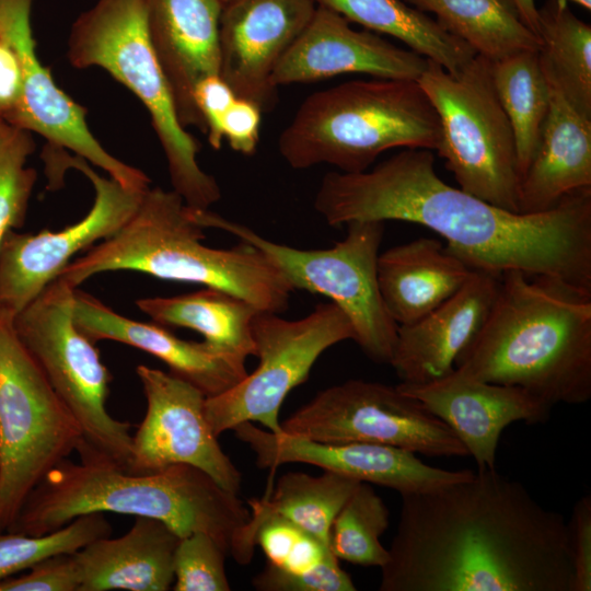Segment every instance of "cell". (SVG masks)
I'll return each mask as SVG.
<instances>
[{"instance_id":"cell-16","label":"cell","mask_w":591,"mask_h":591,"mask_svg":"<svg viewBox=\"0 0 591 591\" xmlns=\"http://www.w3.org/2000/svg\"><path fill=\"white\" fill-rule=\"evenodd\" d=\"M33 0H0V34L18 55L23 73V105L18 127L43 136L103 169L126 188L143 192L150 178L108 153L90 131L85 109L54 81L37 55L31 25Z\"/></svg>"},{"instance_id":"cell-4","label":"cell","mask_w":591,"mask_h":591,"mask_svg":"<svg viewBox=\"0 0 591 591\" xmlns=\"http://www.w3.org/2000/svg\"><path fill=\"white\" fill-rule=\"evenodd\" d=\"M104 512L157 519L181 537L206 533L241 565L254 555L245 536L248 507L236 493L184 464L136 473L67 457L34 488L8 531L43 535L81 515Z\"/></svg>"},{"instance_id":"cell-24","label":"cell","mask_w":591,"mask_h":591,"mask_svg":"<svg viewBox=\"0 0 591 591\" xmlns=\"http://www.w3.org/2000/svg\"><path fill=\"white\" fill-rule=\"evenodd\" d=\"M179 540L165 523L135 517L124 535L96 538L73 553L80 576L79 591L170 590Z\"/></svg>"},{"instance_id":"cell-8","label":"cell","mask_w":591,"mask_h":591,"mask_svg":"<svg viewBox=\"0 0 591 591\" xmlns=\"http://www.w3.org/2000/svg\"><path fill=\"white\" fill-rule=\"evenodd\" d=\"M73 289L53 280L13 320L16 336L77 419L82 441L80 461L109 463L127 470L130 425L106 407L112 374L100 351L76 326Z\"/></svg>"},{"instance_id":"cell-25","label":"cell","mask_w":591,"mask_h":591,"mask_svg":"<svg viewBox=\"0 0 591 591\" xmlns=\"http://www.w3.org/2000/svg\"><path fill=\"white\" fill-rule=\"evenodd\" d=\"M548 84L549 108L538 147L521 178L520 213L549 210L566 196L591 188V118Z\"/></svg>"},{"instance_id":"cell-23","label":"cell","mask_w":591,"mask_h":591,"mask_svg":"<svg viewBox=\"0 0 591 591\" xmlns=\"http://www.w3.org/2000/svg\"><path fill=\"white\" fill-rule=\"evenodd\" d=\"M73 321L93 343L118 341L160 359L170 373L195 385L207 397L228 391L247 375L245 361L218 352L204 340L182 339L155 322L125 317L78 288L73 289Z\"/></svg>"},{"instance_id":"cell-30","label":"cell","mask_w":591,"mask_h":591,"mask_svg":"<svg viewBox=\"0 0 591 591\" xmlns=\"http://www.w3.org/2000/svg\"><path fill=\"white\" fill-rule=\"evenodd\" d=\"M360 483L327 471L320 476L288 472L278 479L271 496L247 500V538L255 545L258 522L278 515L328 545L334 518Z\"/></svg>"},{"instance_id":"cell-9","label":"cell","mask_w":591,"mask_h":591,"mask_svg":"<svg viewBox=\"0 0 591 591\" xmlns=\"http://www.w3.org/2000/svg\"><path fill=\"white\" fill-rule=\"evenodd\" d=\"M417 81L439 116L436 151L460 188L519 212L521 173L514 136L494 86L491 60L476 54L453 74L428 59Z\"/></svg>"},{"instance_id":"cell-31","label":"cell","mask_w":591,"mask_h":591,"mask_svg":"<svg viewBox=\"0 0 591 591\" xmlns=\"http://www.w3.org/2000/svg\"><path fill=\"white\" fill-rule=\"evenodd\" d=\"M538 59L546 79L584 117L591 118V27L565 0L537 9Z\"/></svg>"},{"instance_id":"cell-6","label":"cell","mask_w":591,"mask_h":591,"mask_svg":"<svg viewBox=\"0 0 591 591\" xmlns=\"http://www.w3.org/2000/svg\"><path fill=\"white\" fill-rule=\"evenodd\" d=\"M440 138L439 116L417 80L378 78L312 93L277 144L292 169L327 164L359 173L387 150H436Z\"/></svg>"},{"instance_id":"cell-35","label":"cell","mask_w":591,"mask_h":591,"mask_svg":"<svg viewBox=\"0 0 591 591\" xmlns=\"http://www.w3.org/2000/svg\"><path fill=\"white\" fill-rule=\"evenodd\" d=\"M34 151L31 131L0 119V244L8 231L24 224L37 177L27 166Z\"/></svg>"},{"instance_id":"cell-18","label":"cell","mask_w":591,"mask_h":591,"mask_svg":"<svg viewBox=\"0 0 591 591\" xmlns=\"http://www.w3.org/2000/svg\"><path fill=\"white\" fill-rule=\"evenodd\" d=\"M314 0H233L223 5L220 76L262 112L277 103L273 73L316 10Z\"/></svg>"},{"instance_id":"cell-38","label":"cell","mask_w":591,"mask_h":591,"mask_svg":"<svg viewBox=\"0 0 591 591\" xmlns=\"http://www.w3.org/2000/svg\"><path fill=\"white\" fill-rule=\"evenodd\" d=\"M80 576L73 553L50 556L30 571L0 581V591H79Z\"/></svg>"},{"instance_id":"cell-42","label":"cell","mask_w":591,"mask_h":591,"mask_svg":"<svg viewBox=\"0 0 591 591\" xmlns=\"http://www.w3.org/2000/svg\"><path fill=\"white\" fill-rule=\"evenodd\" d=\"M262 109L254 103L235 97L222 119V135L232 150L252 155L259 140Z\"/></svg>"},{"instance_id":"cell-43","label":"cell","mask_w":591,"mask_h":591,"mask_svg":"<svg viewBox=\"0 0 591 591\" xmlns=\"http://www.w3.org/2000/svg\"><path fill=\"white\" fill-rule=\"evenodd\" d=\"M22 105V67L10 43L0 34V119L18 126Z\"/></svg>"},{"instance_id":"cell-10","label":"cell","mask_w":591,"mask_h":591,"mask_svg":"<svg viewBox=\"0 0 591 591\" xmlns=\"http://www.w3.org/2000/svg\"><path fill=\"white\" fill-rule=\"evenodd\" d=\"M204 228H215L260 252L287 278L293 290L327 297L350 320L355 343L368 358L390 363L398 325L389 314L378 283V257L384 234L381 221H352L334 246L301 250L270 241L248 227L209 209H197Z\"/></svg>"},{"instance_id":"cell-7","label":"cell","mask_w":591,"mask_h":591,"mask_svg":"<svg viewBox=\"0 0 591 591\" xmlns=\"http://www.w3.org/2000/svg\"><path fill=\"white\" fill-rule=\"evenodd\" d=\"M147 12V0H97L73 23L68 59L76 68H103L139 99L163 149L172 189L187 206L209 209L221 189L199 166L198 142L177 118L150 40Z\"/></svg>"},{"instance_id":"cell-11","label":"cell","mask_w":591,"mask_h":591,"mask_svg":"<svg viewBox=\"0 0 591 591\" xmlns=\"http://www.w3.org/2000/svg\"><path fill=\"white\" fill-rule=\"evenodd\" d=\"M81 428L16 336L0 321V531L45 475L77 452Z\"/></svg>"},{"instance_id":"cell-22","label":"cell","mask_w":591,"mask_h":591,"mask_svg":"<svg viewBox=\"0 0 591 591\" xmlns=\"http://www.w3.org/2000/svg\"><path fill=\"white\" fill-rule=\"evenodd\" d=\"M499 277L474 270L451 298L417 321L398 325L390 363L402 383H426L454 369L457 357L485 324Z\"/></svg>"},{"instance_id":"cell-3","label":"cell","mask_w":591,"mask_h":591,"mask_svg":"<svg viewBox=\"0 0 591 591\" xmlns=\"http://www.w3.org/2000/svg\"><path fill=\"white\" fill-rule=\"evenodd\" d=\"M454 369L519 386L552 407L591 398V291L510 269L488 317Z\"/></svg>"},{"instance_id":"cell-41","label":"cell","mask_w":591,"mask_h":591,"mask_svg":"<svg viewBox=\"0 0 591 591\" xmlns=\"http://www.w3.org/2000/svg\"><path fill=\"white\" fill-rule=\"evenodd\" d=\"M235 94L220 74L210 76L197 83L194 100L201 114L209 144L219 150L222 144V119L235 100Z\"/></svg>"},{"instance_id":"cell-36","label":"cell","mask_w":591,"mask_h":591,"mask_svg":"<svg viewBox=\"0 0 591 591\" xmlns=\"http://www.w3.org/2000/svg\"><path fill=\"white\" fill-rule=\"evenodd\" d=\"M255 545L263 549L270 567L289 577L310 575L336 558L328 545L278 515L258 522Z\"/></svg>"},{"instance_id":"cell-13","label":"cell","mask_w":591,"mask_h":591,"mask_svg":"<svg viewBox=\"0 0 591 591\" xmlns=\"http://www.w3.org/2000/svg\"><path fill=\"white\" fill-rule=\"evenodd\" d=\"M285 433L321 442H364L432 457L467 456L451 429L397 385L348 380L318 392L281 422Z\"/></svg>"},{"instance_id":"cell-28","label":"cell","mask_w":591,"mask_h":591,"mask_svg":"<svg viewBox=\"0 0 591 591\" xmlns=\"http://www.w3.org/2000/svg\"><path fill=\"white\" fill-rule=\"evenodd\" d=\"M369 31L403 42L450 73L460 72L476 55L462 39L444 31L434 19L402 0H314Z\"/></svg>"},{"instance_id":"cell-46","label":"cell","mask_w":591,"mask_h":591,"mask_svg":"<svg viewBox=\"0 0 591 591\" xmlns=\"http://www.w3.org/2000/svg\"><path fill=\"white\" fill-rule=\"evenodd\" d=\"M233 0H220V2L222 3V5H225L227 3L231 2Z\"/></svg>"},{"instance_id":"cell-44","label":"cell","mask_w":591,"mask_h":591,"mask_svg":"<svg viewBox=\"0 0 591 591\" xmlns=\"http://www.w3.org/2000/svg\"><path fill=\"white\" fill-rule=\"evenodd\" d=\"M523 23L537 36L538 12L535 0H512ZM538 37V36H537Z\"/></svg>"},{"instance_id":"cell-26","label":"cell","mask_w":591,"mask_h":591,"mask_svg":"<svg viewBox=\"0 0 591 591\" xmlns=\"http://www.w3.org/2000/svg\"><path fill=\"white\" fill-rule=\"evenodd\" d=\"M473 269L440 241L419 237L379 254L378 283L397 325L417 321L455 294Z\"/></svg>"},{"instance_id":"cell-40","label":"cell","mask_w":591,"mask_h":591,"mask_svg":"<svg viewBox=\"0 0 591 591\" xmlns=\"http://www.w3.org/2000/svg\"><path fill=\"white\" fill-rule=\"evenodd\" d=\"M567 524L572 591L591 590V496L578 499Z\"/></svg>"},{"instance_id":"cell-32","label":"cell","mask_w":591,"mask_h":591,"mask_svg":"<svg viewBox=\"0 0 591 591\" xmlns=\"http://www.w3.org/2000/svg\"><path fill=\"white\" fill-rule=\"evenodd\" d=\"M499 102L511 125L521 178L538 147L551 90L537 50H522L491 61Z\"/></svg>"},{"instance_id":"cell-2","label":"cell","mask_w":591,"mask_h":591,"mask_svg":"<svg viewBox=\"0 0 591 591\" xmlns=\"http://www.w3.org/2000/svg\"><path fill=\"white\" fill-rule=\"evenodd\" d=\"M331 227L404 221L430 229L473 270L547 275L591 290V188L537 213L513 212L447 184L427 149H404L359 173H327L314 198Z\"/></svg>"},{"instance_id":"cell-45","label":"cell","mask_w":591,"mask_h":591,"mask_svg":"<svg viewBox=\"0 0 591 591\" xmlns=\"http://www.w3.org/2000/svg\"><path fill=\"white\" fill-rule=\"evenodd\" d=\"M565 1H571L573 3H577L579 5H581L582 8H584L586 10L590 11L591 10V0H565Z\"/></svg>"},{"instance_id":"cell-5","label":"cell","mask_w":591,"mask_h":591,"mask_svg":"<svg viewBox=\"0 0 591 591\" xmlns=\"http://www.w3.org/2000/svg\"><path fill=\"white\" fill-rule=\"evenodd\" d=\"M204 227L173 189L149 187L129 220L112 236L72 259L57 276L72 288L116 270L197 283L237 296L259 311L281 313L294 291L260 252L243 244L220 250L204 244Z\"/></svg>"},{"instance_id":"cell-39","label":"cell","mask_w":591,"mask_h":591,"mask_svg":"<svg viewBox=\"0 0 591 591\" xmlns=\"http://www.w3.org/2000/svg\"><path fill=\"white\" fill-rule=\"evenodd\" d=\"M256 590L260 591H355L356 586L350 576L339 566L338 559H332L310 575L287 577L276 572L271 567L259 571L252 580Z\"/></svg>"},{"instance_id":"cell-21","label":"cell","mask_w":591,"mask_h":591,"mask_svg":"<svg viewBox=\"0 0 591 591\" xmlns=\"http://www.w3.org/2000/svg\"><path fill=\"white\" fill-rule=\"evenodd\" d=\"M148 32L184 128L206 134L194 90L202 79L220 74V0H147Z\"/></svg>"},{"instance_id":"cell-29","label":"cell","mask_w":591,"mask_h":591,"mask_svg":"<svg viewBox=\"0 0 591 591\" xmlns=\"http://www.w3.org/2000/svg\"><path fill=\"white\" fill-rule=\"evenodd\" d=\"M465 42L477 55L495 61L522 50H538V37L523 23L512 0H407Z\"/></svg>"},{"instance_id":"cell-19","label":"cell","mask_w":591,"mask_h":591,"mask_svg":"<svg viewBox=\"0 0 591 591\" xmlns=\"http://www.w3.org/2000/svg\"><path fill=\"white\" fill-rule=\"evenodd\" d=\"M397 387L451 429L477 470L496 468L498 444L507 426L545 422L553 408L519 386L477 380L456 369L426 383L399 382Z\"/></svg>"},{"instance_id":"cell-33","label":"cell","mask_w":591,"mask_h":591,"mask_svg":"<svg viewBox=\"0 0 591 591\" xmlns=\"http://www.w3.org/2000/svg\"><path fill=\"white\" fill-rule=\"evenodd\" d=\"M390 524L383 499L368 483H360L333 520L328 547L338 560L382 567L389 551L380 537Z\"/></svg>"},{"instance_id":"cell-37","label":"cell","mask_w":591,"mask_h":591,"mask_svg":"<svg viewBox=\"0 0 591 591\" xmlns=\"http://www.w3.org/2000/svg\"><path fill=\"white\" fill-rule=\"evenodd\" d=\"M228 554L210 535L195 532L181 537L174 554L175 591H229Z\"/></svg>"},{"instance_id":"cell-14","label":"cell","mask_w":591,"mask_h":591,"mask_svg":"<svg viewBox=\"0 0 591 591\" xmlns=\"http://www.w3.org/2000/svg\"><path fill=\"white\" fill-rule=\"evenodd\" d=\"M65 167L82 172L95 190L93 206L74 224L59 231L21 233L10 230L0 244V321L14 317L57 278L74 254L115 234L134 215L144 192L126 188L97 174L80 157L62 155Z\"/></svg>"},{"instance_id":"cell-17","label":"cell","mask_w":591,"mask_h":591,"mask_svg":"<svg viewBox=\"0 0 591 591\" xmlns=\"http://www.w3.org/2000/svg\"><path fill=\"white\" fill-rule=\"evenodd\" d=\"M235 437L254 452L257 466L276 468L304 463L361 483L391 488L399 495L430 491L473 475L424 463L416 453L364 442H321L275 433L246 421L234 427Z\"/></svg>"},{"instance_id":"cell-27","label":"cell","mask_w":591,"mask_h":591,"mask_svg":"<svg viewBox=\"0 0 591 591\" xmlns=\"http://www.w3.org/2000/svg\"><path fill=\"white\" fill-rule=\"evenodd\" d=\"M136 304L152 322L193 329L233 359L246 361L256 355L253 321L259 310L237 296L205 287L173 297L142 298Z\"/></svg>"},{"instance_id":"cell-12","label":"cell","mask_w":591,"mask_h":591,"mask_svg":"<svg viewBox=\"0 0 591 591\" xmlns=\"http://www.w3.org/2000/svg\"><path fill=\"white\" fill-rule=\"evenodd\" d=\"M258 364L228 391L206 398L205 413L213 432L242 422H259L279 433V413L287 395L306 381L320 356L332 346L355 340V329L333 302L320 303L308 315L287 320L258 311L253 321Z\"/></svg>"},{"instance_id":"cell-34","label":"cell","mask_w":591,"mask_h":591,"mask_svg":"<svg viewBox=\"0 0 591 591\" xmlns=\"http://www.w3.org/2000/svg\"><path fill=\"white\" fill-rule=\"evenodd\" d=\"M103 514L81 515L43 535L0 531V581L50 556L74 553L96 538L109 536L112 526Z\"/></svg>"},{"instance_id":"cell-15","label":"cell","mask_w":591,"mask_h":591,"mask_svg":"<svg viewBox=\"0 0 591 591\" xmlns=\"http://www.w3.org/2000/svg\"><path fill=\"white\" fill-rule=\"evenodd\" d=\"M136 373L147 410L131 439L127 471L149 473L172 465H190L237 494L242 474L209 425L205 413L207 396L170 372L140 364Z\"/></svg>"},{"instance_id":"cell-20","label":"cell","mask_w":591,"mask_h":591,"mask_svg":"<svg viewBox=\"0 0 591 591\" xmlns=\"http://www.w3.org/2000/svg\"><path fill=\"white\" fill-rule=\"evenodd\" d=\"M427 63L428 59L416 51L397 47L370 31H356L336 11L317 5L277 65L271 83L278 89L345 73L417 80Z\"/></svg>"},{"instance_id":"cell-1","label":"cell","mask_w":591,"mask_h":591,"mask_svg":"<svg viewBox=\"0 0 591 591\" xmlns=\"http://www.w3.org/2000/svg\"><path fill=\"white\" fill-rule=\"evenodd\" d=\"M402 505L380 591H572L567 521L496 468Z\"/></svg>"}]
</instances>
